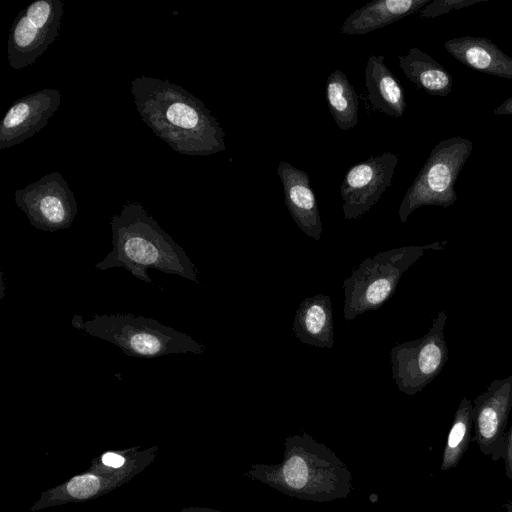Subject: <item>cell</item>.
<instances>
[{"label": "cell", "mask_w": 512, "mask_h": 512, "mask_svg": "<svg viewBox=\"0 0 512 512\" xmlns=\"http://www.w3.org/2000/svg\"><path fill=\"white\" fill-rule=\"evenodd\" d=\"M100 482L99 479L91 474L74 477L67 485L68 493L75 498H88L94 495Z\"/></svg>", "instance_id": "cell-22"}, {"label": "cell", "mask_w": 512, "mask_h": 512, "mask_svg": "<svg viewBox=\"0 0 512 512\" xmlns=\"http://www.w3.org/2000/svg\"><path fill=\"white\" fill-rule=\"evenodd\" d=\"M444 47L457 61L473 70L512 80V57L488 38L463 36L447 40Z\"/></svg>", "instance_id": "cell-14"}, {"label": "cell", "mask_w": 512, "mask_h": 512, "mask_svg": "<svg viewBox=\"0 0 512 512\" xmlns=\"http://www.w3.org/2000/svg\"><path fill=\"white\" fill-rule=\"evenodd\" d=\"M84 323H85V321H83L82 317L79 315H75L72 319V326L77 329H81L83 331H84Z\"/></svg>", "instance_id": "cell-26"}, {"label": "cell", "mask_w": 512, "mask_h": 512, "mask_svg": "<svg viewBox=\"0 0 512 512\" xmlns=\"http://www.w3.org/2000/svg\"><path fill=\"white\" fill-rule=\"evenodd\" d=\"M399 158L391 152L372 156L353 165L340 186L346 220L358 219L368 212L391 185Z\"/></svg>", "instance_id": "cell-11"}, {"label": "cell", "mask_w": 512, "mask_h": 512, "mask_svg": "<svg viewBox=\"0 0 512 512\" xmlns=\"http://www.w3.org/2000/svg\"><path fill=\"white\" fill-rule=\"evenodd\" d=\"M368 99L374 109L391 117H402L406 100L398 79L384 63V56L370 55L365 70Z\"/></svg>", "instance_id": "cell-17"}, {"label": "cell", "mask_w": 512, "mask_h": 512, "mask_svg": "<svg viewBox=\"0 0 512 512\" xmlns=\"http://www.w3.org/2000/svg\"><path fill=\"white\" fill-rule=\"evenodd\" d=\"M102 461L105 465L118 468L124 464V458L115 453H106L102 457Z\"/></svg>", "instance_id": "cell-24"}, {"label": "cell", "mask_w": 512, "mask_h": 512, "mask_svg": "<svg viewBox=\"0 0 512 512\" xmlns=\"http://www.w3.org/2000/svg\"><path fill=\"white\" fill-rule=\"evenodd\" d=\"M330 113L341 130H350L358 123V95L341 70L331 72L325 85Z\"/></svg>", "instance_id": "cell-19"}, {"label": "cell", "mask_w": 512, "mask_h": 512, "mask_svg": "<svg viewBox=\"0 0 512 512\" xmlns=\"http://www.w3.org/2000/svg\"><path fill=\"white\" fill-rule=\"evenodd\" d=\"M500 512H512V500H509L502 506V510Z\"/></svg>", "instance_id": "cell-27"}, {"label": "cell", "mask_w": 512, "mask_h": 512, "mask_svg": "<svg viewBox=\"0 0 512 512\" xmlns=\"http://www.w3.org/2000/svg\"><path fill=\"white\" fill-rule=\"evenodd\" d=\"M84 331L118 346L125 355L156 358L170 354H203L205 347L186 333L153 318L132 314L95 315Z\"/></svg>", "instance_id": "cell-4"}, {"label": "cell", "mask_w": 512, "mask_h": 512, "mask_svg": "<svg viewBox=\"0 0 512 512\" xmlns=\"http://www.w3.org/2000/svg\"><path fill=\"white\" fill-rule=\"evenodd\" d=\"M494 114L498 116L512 115V95L494 109Z\"/></svg>", "instance_id": "cell-25"}, {"label": "cell", "mask_w": 512, "mask_h": 512, "mask_svg": "<svg viewBox=\"0 0 512 512\" xmlns=\"http://www.w3.org/2000/svg\"><path fill=\"white\" fill-rule=\"evenodd\" d=\"M244 476L288 496L320 503L345 499L352 490L347 465L306 432L286 437L281 462L252 464Z\"/></svg>", "instance_id": "cell-2"}, {"label": "cell", "mask_w": 512, "mask_h": 512, "mask_svg": "<svg viewBox=\"0 0 512 512\" xmlns=\"http://www.w3.org/2000/svg\"><path fill=\"white\" fill-rule=\"evenodd\" d=\"M446 311L433 319L429 331L421 338L394 346L390 351L392 377L399 391L408 396L421 392L440 374L448 361L444 338Z\"/></svg>", "instance_id": "cell-7"}, {"label": "cell", "mask_w": 512, "mask_h": 512, "mask_svg": "<svg viewBox=\"0 0 512 512\" xmlns=\"http://www.w3.org/2000/svg\"><path fill=\"white\" fill-rule=\"evenodd\" d=\"M112 250L96 269L124 268L134 277L152 283L148 268L198 283V271L184 249L137 202L126 203L111 218Z\"/></svg>", "instance_id": "cell-3"}, {"label": "cell", "mask_w": 512, "mask_h": 512, "mask_svg": "<svg viewBox=\"0 0 512 512\" xmlns=\"http://www.w3.org/2000/svg\"><path fill=\"white\" fill-rule=\"evenodd\" d=\"M502 459L506 476L509 480H512V425L507 431L505 451Z\"/></svg>", "instance_id": "cell-23"}, {"label": "cell", "mask_w": 512, "mask_h": 512, "mask_svg": "<svg viewBox=\"0 0 512 512\" xmlns=\"http://www.w3.org/2000/svg\"><path fill=\"white\" fill-rule=\"evenodd\" d=\"M472 150L473 142L461 136L435 145L400 204L398 215L402 223L422 206L448 208L457 201L455 185Z\"/></svg>", "instance_id": "cell-6"}, {"label": "cell", "mask_w": 512, "mask_h": 512, "mask_svg": "<svg viewBox=\"0 0 512 512\" xmlns=\"http://www.w3.org/2000/svg\"><path fill=\"white\" fill-rule=\"evenodd\" d=\"M130 89L143 122L175 152L203 156L226 150L220 123L183 87L143 75Z\"/></svg>", "instance_id": "cell-1"}, {"label": "cell", "mask_w": 512, "mask_h": 512, "mask_svg": "<svg viewBox=\"0 0 512 512\" xmlns=\"http://www.w3.org/2000/svg\"><path fill=\"white\" fill-rule=\"evenodd\" d=\"M61 93L44 88L16 100L0 123V149L10 148L43 129L56 113Z\"/></svg>", "instance_id": "cell-12"}, {"label": "cell", "mask_w": 512, "mask_h": 512, "mask_svg": "<svg viewBox=\"0 0 512 512\" xmlns=\"http://www.w3.org/2000/svg\"><path fill=\"white\" fill-rule=\"evenodd\" d=\"M398 60L404 75L419 89L433 96L444 97L451 93L453 78L449 71L419 48H410Z\"/></svg>", "instance_id": "cell-18"}, {"label": "cell", "mask_w": 512, "mask_h": 512, "mask_svg": "<svg viewBox=\"0 0 512 512\" xmlns=\"http://www.w3.org/2000/svg\"><path fill=\"white\" fill-rule=\"evenodd\" d=\"M447 241L408 245L366 258L343 283L344 318L353 320L367 311L379 309L395 293L404 272L428 250H442Z\"/></svg>", "instance_id": "cell-5"}, {"label": "cell", "mask_w": 512, "mask_h": 512, "mask_svg": "<svg viewBox=\"0 0 512 512\" xmlns=\"http://www.w3.org/2000/svg\"><path fill=\"white\" fill-rule=\"evenodd\" d=\"M481 0H435L431 1L419 11L421 19L436 18L452 10L469 7Z\"/></svg>", "instance_id": "cell-21"}, {"label": "cell", "mask_w": 512, "mask_h": 512, "mask_svg": "<svg viewBox=\"0 0 512 512\" xmlns=\"http://www.w3.org/2000/svg\"><path fill=\"white\" fill-rule=\"evenodd\" d=\"M431 0H376L351 13L340 28L341 34L362 35L390 25L420 11Z\"/></svg>", "instance_id": "cell-16"}, {"label": "cell", "mask_w": 512, "mask_h": 512, "mask_svg": "<svg viewBox=\"0 0 512 512\" xmlns=\"http://www.w3.org/2000/svg\"><path fill=\"white\" fill-rule=\"evenodd\" d=\"M277 174L283 185L285 205L293 220L306 235L319 240L322 223L308 173L280 161Z\"/></svg>", "instance_id": "cell-13"}, {"label": "cell", "mask_w": 512, "mask_h": 512, "mask_svg": "<svg viewBox=\"0 0 512 512\" xmlns=\"http://www.w3.org/2000/svg\"><path fill=\"white\" fill-rule=\"evenodd\" d=\"M64 13L61 0H37L15 17L8 37V63L15 70L32 65L57 39Z\"/></svg>", "instance_id": "cell-8"}, {"label": "cell", "mask_w": 512, "mask_h": 512, "mask_svg": "<svg viewBox=\"0 0 512 512\" xmlns=\"http://www.w3.org/2000/svg\"><path fill=\"white\" fill-rule=\"evenodd\" d=\"M472 402L473 441L484 456L498 461L504 456L512 409V376L493 380Z\"/></svg>", "instance_id": "cell-10"}, {"label": "cell", "mask_w": 512, "mask_h": 512, "mask_svg": "<svg viewBox=\"0 0 512 512\" xmlns=\"http://www.w3.org/2000/svg\"><path fill=\"white\" fill-rule=\"evenodd\" d=\"M472 410L473 402L462 397L444 446L440 464L442 471L455 468L459 464L474 438Z\"/></svg>", "instance_id": "cell-20"}, {"label": "cell", "mask_w": 512, "mask_h": 512, "mask_svg": "<svg viewBox=\"0 0 512 512\" xmlns=\"http://www.w3.org/2000/svg\"><path fill=\"white\" fill-rule=\"evenodd\" d=\"M333 326L331 298L317 294L300 303L292 329L300 342L331 349L334 346Z\"/></svg>", "instance_id": "cell-15"}, {"label": "cell", "mask_w": 512, "mask_h": 512, "mask_svg": "<svg viewBox=\"0 0 512 512\" xmlns=\"http://www.w3.org/2000/svg\"><path fill=\"white\" fill-rule=\"evenodd\" d=\"M15 203L36 229L55 232L69 228L78 212L77 202L59 172L41 177L15 191Z\"/></svg>", "instance_id": "cell-9"}]
</instances>
